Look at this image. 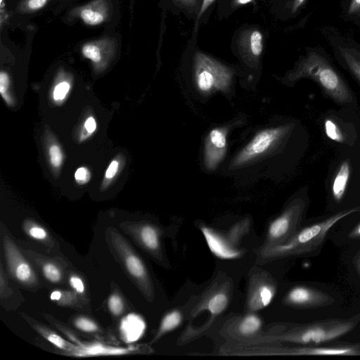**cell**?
I'll return each instance as SVG.
<instances>
[{
	"mask_svg": "<svg viewBox=\"0 0 360 360\" xmlns=\"http://www.w3.org/2000/svg\"><path fill=\"white\" fill-rule=\"evenodd\" d=\"M301 79L314 82L324 96L338 105L352 108L356 104V97L347 80L321 46L306 47L304 54L289 73L290 82Z\"/></svg>",
	"mask_w": 360,
	"mask_h": 360,
	"instance_id": "obj_1",
	"label": "cell"
},
{
	"mask_svg": "<svg viewBox=\"0 0 360 360\" xmlns=\"http://www.w3.org/2000/svg\"><path fill=\"white\" fill-rule=\"evenodd\" d=\"M359 211L360 206L342 210L297 230L287 240L271 247L270 256L288 257L315 252L322 246L326 236L337 223Z\"/></svg>",
	"mask_w": 360,
	"mask_h": 360,
	"instance_id": "obj_2",
	"label": "cell"
},
{
	"mask_svg": "<svg viewBox=\"0 0 360 360\" xmlns=\"http://www.w3.org/2000/svg\"><path fill=\"white\" fill-rule=\"evenodd\" d=\"M359 323L360 314L349 319H332L297 325L279 339L300 345H324L348 334Z\"/></svg>",
	"mask_w": 360,
	"mask_h": 360,
	"instance_id": "obj_3",
	"label": "cell"
},
{
	"mask_svg": "<svg viewBox=\"0 0 360 360\" xmlns=\"http://www.w3.org/2000/svg\"><path fill=\"white\" fill-rule=\"evenodd\" d=\"M320 32L337 63L360 86V42L333 26H322Z\"/></svg>",
	"mask_w": 360,
	"mask_h": 360,
	"instance_id": "obj_4",
	"label": "cell"
},
{
	"mask_svg": "<svg viewBox=\"0 0 360 360\" xmlns=\"http://www.w3.org/2000/svg\"><path fill=\"white\" fill-rule=\"evenodd\" d=\"M194 66L195 84L201 92L226 91L229 87L233 72L227 67L200 53L195 56Z\"/></svg>",
	"mask_w": 360,
	"mask_h": 360,
	"instance_id": "obj_5",
	"label": "cell"
},
{
	"mask_svg": "<svg viewBox=\"0 0 360 360\" xmlns=\"http://www.w3.org/2000/svg\"><path fill=\"white\" fill-rule=\"evenodd\" d=\"M1 239L5 260L11 276L24 287H37L39 281L34 268L3 228Z\"/></svg>",
	"mask_w": 360,
	"mask_h": 360,
	"instance_id": "obj_6",
	"label": "cell"
},
{
	"mask_svg": "<svg viewBox=\"0 0 360 360\" xmlns=\"http://www.w3.org/2000/svg\"><path fill=\"white\" fill-rule=\"evenodd\" d=\"M111 243L128 274L140 285L148 281L146 266L126 240L115 229L110 231Z\"/></svg>",
	"mask_w": 360,
	"mask_h": 360,
	"instance_id": "obj_7",
	"label": "cell"
},
{
	"mask_svg": "<svg viewBox=\"0 0 360 360\" xmlns=\"http://www.w3.org/2000/svg\"><path fill=\"white\" fill-rule=\"evenodd\" d=\"M288 130V127H278L259 131L236 156L233 165L240 166L265 153L287 134Z\"/></svg>",
	"mask_w": 360,
	"mask_h": 360,
	"instance_id": "obj_8",
	"label": "cell"
},
{
	"mask_svg": "<svg viewBox=\"0 0 360 360\" xmlns=\"http://www.w3.org/2000/svg\"><path fill=\"white\" fill-rule=\"evenodd\" d=\"M305 209L304 201H297L289 206L275 219L268 229V237L276 244L287 240L297 231Z\"/></svg>",
	"mask_w": 360,
	"mask_h": 360,
	"instance_id": "obj_9",
	"label": "cell"
},
{
	"mask_svg": "<svg viewBox=\"0 0 360 360\" xmlns=\"http://www.w3.org/2000/svg\"><path fill=\"white\" fill-rule=\"evenodd\" d=\"M288 305L304 309H316L332 304L333 299L326 292L309 285L292 288L285 297Z\"/></svg>",
	"mask_w": 360,
	"mask_h": 360,
	"instance_id": "obj_10",
	"label": "cell"
},
{
	"mask_svg": "<svg viewBox=\"0 0 360 360\" xmlns=\"http://www.w3.org/2000/svg\"><path fill=\"white\" fill-rule=\"evenodd\" d=\"M226 132L221 128L212 129L205 143L204 162L208 170H214L223 160L226 151Z\"/></svg>",
	"mask_w": 360,
	"mask_h": 360,
	"instance_id": "obj_11",
	"label": "cell"
},
{
	"mask_svg": "<svg viewBox=\"0 0 360 360\" xmlns=\"http://www.w3.org/2000/svg\"><path fill=\"white\" fill-rule=\"evenodd\" d=\"M210 250L217 257L223 259H233L240 257V252L232 248L212 229L206 226L200 228Z\"/></svg>",
	"mask_w": 360,
	"mask_h": 360,
	"instance_id": "obj_12",
	"label": "cell"
},
{
	"mask_svg": "<svg viewBox=\"0 0 360 360\" xmlns=\"http://www.w3.org/2000/svg\"><path fill=\"white\" fill-rule=\"evenodd\" d=\"M146 328L143 318L137 314L130 313L123 317L120 323V335L124 342L133 343L143 336Z\"/></svg>",
	"mask_w": 360,
	"mask_h": 360,
	"instance_id": "obj_13",
	"label": "cell"
},
{
	"mask_svg": "<svg viewBox=\"0 0 360 360\" xmlns=\"http://www.w3.org/2000/svg\"><path fill=\"white\" fill-rule=\"evenodd\" d=\"M77 347L69 354L75 356H92L103 355H122L129 354L134 347H115L102 343H82L77 345Z\"/></svg>",
	"mask_w": 360,
	"mask_h": 360,
	"instance_id": "obj_14",
	"label": "cell"
},
{
	"mask_svg": "<svg viewBox=\"0 0 360 360\" xmlns=\"http://www.w3.org/2000/svg\"><path fill=\"white\" fill-rule=\"evenodd\" d=\"M27 255L34 257L32 259L35 264L39 267L40 271L44 278L52 283H60L63 281L64 274L62 266L55 260L45 259L39 255H34L30 250L25 251Z\"/></svg>",
	"mask_w": 360,
	"mask_h": 360,
	"instance_id": "obj_15",
	"label": "cell"
},
{
	"mask_svg": "<svg viewBox=\"0 0 360 360\" xmlns=\"http://www.w3.org/2000/svg\"><path fill=\"white\" fill-rule=\"evenodd\" d=\"M274 295L275 288L272 285L259 284L250 292L248 300L249 308L255 311L267 307L273 300Z\"/></svg>",
	"mask_w": 360,
	"mask_h": 360,
	"instance_id": "obj_16",
	"label": "cell"
},
{
	"mask_svg": "<svg viewBox=\"0 0 360 360\" xmlns=\"http://www.w3.org/2000/svg\"><path fill=\"white\" fill-rule=\"evenodd\" d=\"M131 234L135 235L136 239L146 249L157 250L160 247L158 231L151 225L145 224L137 228H127Z\"/></svg>",
	"mask_w": 360,
	"mask_h": 360,
	"instance_id": "obj_17",
	"label": "cell"
},
{
	"mask_svg": "<svg viewBox=\"0 0 360 360\" xmlns=\"http://www.w3.org/2000/svg\"><path fill=\"white\" fill-rule=\"evenodd\" d=\"M350 175V165L349 161H343L333 180L331 192L335 201L340 202L345 193Z\"/></svg>",
	"mask_w": 360,
	"mask_h": 360,
	"instance_id": "obj_18",
	"label": "cell"
},
{
	"mask_svg": "<svg viewBox=\"0 0 360 360\" xmlns=\"http://www.w3.org/2000/svg\"><path fill=\"white\" fill-rule=\"evenodd\" d=\"M32 323L33 324H32V326H33V328L44 338L58 348L65 350L68 354H70L77 349V345L68 342L53 330L40 323H35L34 321H32Z\"/></svg>",
	"mask_w": 360,
	"mask_h": 360,
	"instance_id": "obj_19",
	"label": "cell"
},
{
	"mask_svg": "<svg viewBox=\"0 0 360 360\" xmlns=\"http://www.w3.org/2000/svg\"><path fill=\"white\" fill-rule=\"evenodd\" d=\"M181 320V314L176 310L167 314L162 319L155 339L176 328L180 325Z\"/></svg>",
	"mask_w": 360,
	"mask_h": 360,
	"instance_id": "obj_20",
	"label": "cell"
},
{
	"mask_svg": "<svg viewBox=\"0 0 360 360\" xmlns=\"http://www.w3.org/2000/svg\"><path fill=\"white\" fill-rule=\"evenodd\" d=\"M262 326V321L255 314L245 316L238 325V331L243 335H250L257 332Z\"/></svg>",
	"mask_w": 360,
	"mask_h": 360,
	"instance_id": "obj_21",
	"label": "cell"
},
{
	"mask_svg": "<svg viewBox=\"0 0 360 360\" xmlns=\"http://www.w3.org/2000/svg\"><path fill=\"white\" fill-rule=\"evenodd\" d=\"M342 17L345 22L360 27V0H349Z\"/></svg>",
	"mask_w": 360,
	"mask_h": 360,
	"instance_id": "obj_22",
	"label": "cell"
},
{
	"mask_svg": "<svg viewBox=\"0 0 360 360\" xmlns=\"http://www.w3.org/2000/svg\"><path fill=\"white\" fill-rule=\"evenodd\" d=\"M24 229L34 240L44 243H51V236L43 226L32 221H27Z\"/></svg>",
	"mask_w": 360,
	"mask_h": 360,
	"instance_id": "obj_23",
	"label": "cell"
},
{
	"mask_svg": "<svg viewBox=\"0 0 360 360\" xmlns=\"http://www.w3.org/2000/svg\"><path fill=\"white\" fill-rule=\"evenodd\" d=\"M51 300L56 302L60 305L74 307L79 302L77 300V294L73 291H65L56 290L51 292L50 295Z\"/></svg>",
	"mask_w": 360,
	"mask_h": 360,
	"instance_id": "obj_24",
	"label": "cell"
},
{
	"mask_svg": "<svg viewBox=\"0 0 360 360\" xmlns=\"http://www.w3.org/2000/svg\"><path fill=\"white\" fill-rule=\"evenodd\" d=\"M229 299L226 294L219 292L210 297L207 304V309L212 315H219L227 307Z\"/></svg>",
	"mask_w": 360,
	"mask_h": 360,
	"instance_id": "obj_25",
	"label": "cell"
},
{
	"mask_svg": "<svg viewBox=\"0 0 360 360\" xmlns=\"http://www.w3.org/2000/svg\"><path fill=\"white\" fill-rule=\"evenodd\" d=\"M324 130L326 136L330 139L340 143H343L345 137L340 127L331 119L324 121Z\"/></svg>",
	"mask_w": 360,
	"mask_h": 360,
	"instance_id": "obj_26",
	"label": "cell"
},
{
	"mask_svg": "<svg viewBox=\"0 0 360 360\" xmlns=\"http://www.w3.org/2000/svg\"><path fill=\"white\" fill-rule=\"evenodd\" d=\"M74 326L79 330L89 333H99L101 329L95 321L85 316H77L73 319Z\"/></svg>",
	"mask_w": 360,
	"mask_h": 360,
	"instance_id": "obj_27",
	"label": "cell"
},
{
	"mask_svg": "<svg viewBox=\"0 0 360 360\" xmlns=\"http://www.w3.org/2000/svg\"><path fill=\"white\" fill-rule=\"evenodd\" d=\"M108 307L110 313L115 316H120L124 309L122 298L117 293H112L108 299Z\"/></svg>",
	"mask_w": 360,
	"mask_h": 360,
	"instance_id": "obj_28",
	"label": "cell"
},
{
	"mask_svg": "<svg viewBox=\"0 0 360 360\" xmlns=\"http://www.w3.org/2000/svg\"><path fill=\"white\" fill-rule=\"evenodd\" d=\"M263 37L258 30L253 31L250 37V48L255 56H259L263 49Z\"/></svg>",
	"mask_w": 360,
	"mask_h": 360,
	"instance_id": "obj_29",
	"label": "cell"
},
{
	"mask_svg": "<svg viewBox=\"0 0 360 360\" xmlns=\"http://www.w3.org/2000/svg\"><path fill=\"white\" fill-rule=\"evenodd\" d=\"M81 18L84 22L91 25L100 24L104 20L101 13L88 8L82 11Z\"/></svg>",
	"mask_w": 360,
	"mask_h": 360,
	"instance_id": "obj_30",
	"label": "cell"
},
{
	"mask_svg": "<svg viewBox=\"0 0 360 360\" xmlns=\"http://www.w3.org/2000/svg\"><path fill=\"white\" fill-rule=\"evenodd\" d=\"M9 77L6 72L1 71L0 73V93L5 101L9 105H13V99L8 94Z\"/></svg>",
	"mask_w": 360,
	"mask_h": 360,
	"instance_id": "obj_31",
	"label": "cell"
},
{
	"mask_svg": "<svg viewBox=\"0 0 360 360\" xmlns=\"http://www.w3.org/2000/svg\"><path fill=\"white\" fill-rule=\"evenodd\" d=\"M68 281L70 285L77 295L84 297L86 293V288L82 278L77 274H72L70 275Z\"/></svg>",
	"mask_w": 360,
	"mask_h": 360,
	"instance_id": "obj_32",
	"label": "cell"
},
{
	"mask_svg": "<svg viewBox=\"0 0 360 360\" xmlns=\"http://www.w3.org/2000/svg\"><path fill=\"white\" fill-rule=\"evenodd\" d=\"M51 165L56 168L59 167L63 160V155L60 148L57 145H52L49 150Z\"/></svg>",
	"mask_w": 360,
	"mask_h": 360,
	"instance_id": "obj_33",
	"label": "cell"
},
{
	"mask_svg": "<svg viewBox=\"0 0 360 360\" xmlns=\"http://www.w3.org/2000/svg\"><path fill=\"white\" fill-rule=\"evenodd\" d=\"M83 55L94 63H99L101 60V54L98 47L94 44H87L82 48Z\"/></svg>",
	"mask_w": 360,
	"mask_h": 360,
	"instance_id": "obj_34",
	"label": "cell"
},
{
	"mask_svg": "<svg viewBox=\"0 0 360 360\" xmlns=\"http://www.w3.org/2000/svg\"><path fill=\"white\" fill-rule=\"evenodd\" d=\"M75 179L78 184H86L91 179V173L86 167H81L75 172Z\"/></svg>",
	"mask_w": 360,
	"mask_h": 360,
	"instance_id": "obj_35",
	"label": "cell"
},
{
	"mask_svg": "<svg viewBox=\"0 0 360 360\" xmlns=\"http://www.w3.org/2000/svg\"><path fill=\"white\" fill-rule=\"evenodd\" d=\"M70 90V84L66 82L59 83L54 89L53 98L56 101L63 100Z\"/></svg>",
	"mask_w": 360,
	"mask_h": 360,
	"instance_id": "obj_36",
	"label": "cell"
},
{
	"mask_svg": "<svg viewBox=\"0 0 360 360\" xmlns=\"http://www.w3.org/2000/svg\"><path fill=\"white\" fill-rule=\"evenodd\" d=\"M119 169V162L117 160H112L106 169L105 177L108 179H112Z\"/></svg>",
	"mask_w": 360,
	"mask_h": 360,
	"instance_id": "obj_37",
	"label": "cell"
},
{
	"mask_svg": "<svg viewBox=\"0 0 360 360\" xmlns=\"http://www.w3.org/2000/svg\"><path fill=\"white\" fill-rule=\"evenodd\" d=\"M84 127L88 133H93L96 129V122L94 117H89L84 123Z\"/></svg>",
	"mask_w": 360,
	"mask_h": 360,
	"instance_id": "obj_38",
	"label": "cell"
},
{
	"mask_svg": "<svg viewBox=\"0 0 360 360\" xmlns=\"http://www.w3.org/2000/svg\"><path fill=\"white\" fill-rule=\"evenodd\" d=\"M348 237L352 240L360 239V221L351 229Z\"/></svg>",
	"mask_w": 360,
	"mask_h": 360,
	"instance_id": "obj_39",
	"label": "cell"
},
{
	"mask_svg": "<svg viewBox=\"0 0 360 360\" xmlns=\"http://www.w3.org/2000/svg\"><path fill=\"white\" fill-rule=\"evenodd\" d=\"M47 0H29L28 6L32 10H37L42 8Z\"/></svg>",
	"mask_w": 360,
	"mask_h": 360,
	"instance_id": "obj_40",
	"label": "cell"
},
{
	"mask_svg": "<svg viewBox=\"0 0 360 360\" xmlns=\"http://www.w3.org/2000/svg\"><path fill=\"white\" fill-rule=\"evenodd\" d=\"M214 0H203L199 15L198 18H200L201 15L206 11L208 6L214 1Z\"/></svg>",
	"mask_w": 360,
	"mask_h": 360,
	"instance_id": "obj_41",
	"label": "cell"
},
{
	"mask_svg": "<svg viewBox=\"0 0 360 360\" xmlns=\"http://www.w3.org/2000/svg\"><path fill=\"white\" fill-rule=\"evenodd\" d=\"M354 265L357 273L360 276V252L355 257Z\"/></svg>",
	"mask_w": 360,
	"mask_h": 360,
	"instance_id": "obj_42",
	"label": "cell"
},
{
	"mask_svg": "<svg viewBox=\"0 0 360 360\" xmlns=\"http://www.w3.org/2000/svg\"><path fill=\"white\" fill-rule=\"evenodd\" d=\"M349 0H340V6L341 8V11L343 12L348 4Z\"/></svg>",
	"mask_w": 360,
	"mask_h": 360,
	"instance_id": "obj_43",
	"label": "cell"
},
{
	"mask_svg": "<svg viewBox=\"0 0 360 360\" xmlns=\"http://www.w3.org/2000/svg\"><path fill=\"white\" fill-rule=\"evenodd\" d=\"M252 0H236L238 4H245L250 2Z\"/></svg>",
	"mask_w": 360,
	"mask_h": 360,
	"instance_id": "obj_44",
	"label": "cell"
}]
</instances>
